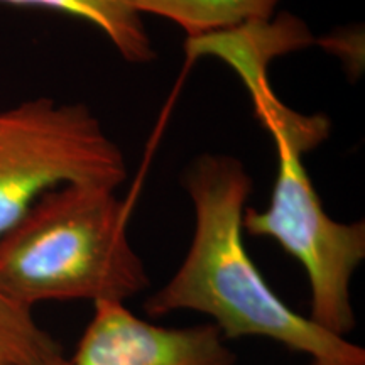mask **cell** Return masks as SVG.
<instances>
[{"label":"cell","instance_id":"obj_3","mask_svg":"<svg viewBox=\"0 0 365 365\" xmlns=\"http://www.w3.org/2000/svg\"><path fill=\"white\" fill-rule=\"evenodd\" d=\"M250 95L255 113L276 145L277 173L267 208L245 210L242 228L249 235L274 239L293 255L312 287L308 318L345 339L357 327L350 281L365 259V225L341 223L328 215L301 158L327 139L330 120L291 110L267 85Z\"/></svg>","mask_w":365,"mask_h":365},{"label":"cell","instance_id":"obj_2","mask_svg":"<svg viewBox=\"0 0 365 365\" xmlns=\"http://www.w3.org/2000/svg\"><path fill=\"white\" fill-rule=\"evenodd\" d=\"M127 225L129 208L113 188L49 191L0 237V289L31 309L44 301L125 303L150 284Z\"/></svg>","mask_w":365,"mask_h":365},{"label":"cell","instance_id":"obj_7","mask_svg":"<svg viewBox=\"0 0 365 365\" xmlns=\"http://www.w3.org/2000/svg\"><path fill=\"white\" fill-rule=\"evenodd\" d=\"M281 0H130L140 16L175 22L188 38L230 31L250 22L271 21Z\"/></svg>","mask_w":365,"mask_h":365},{"label":"cell","instance_id":"obj_10","mask_svg":"<svg viewBox=\"0 0 365 365\" xmlns=\"http://www.w3.org/2000/svg\"><path fill=\"white\" fill-rule=\"evenodd\" d=\"M308 365H328V364H323V362H318V360H312Z\"/></svg>","mask_w":365,"mask_h":365},{"label":"cell","instance_id":"obj_4","mask_svg":"<svg viewBox=\"0 0 365 365\" xmlns=\"http://www.w3.org/2000/svg\"><path fill=\"white\" fill-rule=\"evenodd\" d=\"M125 178L124 154L85 103L41 97L0 112V237L49 191L115 190Z\"/></svg>","mask_w":365,"mask_h":365},{"label":"cell","instance_id":"obj_8","mask_svg":"<svg viewBox=\"0 0 365 365\" xmlns=\"http://www.w3.org/2000/svg\"><path fill=\"white\" fill-rule=\"evenodd\" d=\"M59 357L61 349L38 325L33 309L0 289V365H39Z\"/></svg>","mask_w":365,"mask_h":365},{"label":"cell","instance_id":"obj_6","mask_svg":"<svg viewBox=\"0 0 365 365\" xmlns=\"http://www.w3.org/2000/svg\"><path fill=\"white\" fill-rule=\"evenodd\" d=\"M17 7H36L78 17L107 36L125 61L144 65L156 59L143 16L130 0H0Z\"/></svg>","mask_w":365,"mask_h":365},{"label":"cell","instance_id":"obj_5","mask_svg":"<svg viewBox=\"0 0 365 365\" xmlns=\"http://www.w3.org/2000/svg\"><path fill=\"white\" fill-rule=\"evenodd\" d=\"M95 313L66 365H234L235 355L213 323L166 328L125 303H93Z\"/></svg>","mask_w":365,"mask_h":365},{"label":"cell","instance_id":"obj_1","mask_svg":"<svg viewBox=\"0 0 365 365\" xmlns=\"http://www.w3.org/2000/svg\"><path fill=\"white\" fill-rule=\"evenodd\" d=\"M195 232L175 276L145 301L149 317L196 312L225 340L261 336L328 365H365V350L296 313L271 289L242 239L252 178L240 159L203 154L182 173Z\"/></svg>","mask_w":365,"mask_h":365},{"label":"cell","instance_id":"obj_9","mask_svg":"<svg viewBox=\"0 0 365 365\" xmlns=\"http://www.w3.org/2000/svg\"><path fill=\"white\" fill-rule=\"evenodd\" d=\"M68 360L65 357H59V359H54L51 362H46V364H39V365H66Z\"/></svg>","mask_w":365,"mask_h":365}]
</instances>
